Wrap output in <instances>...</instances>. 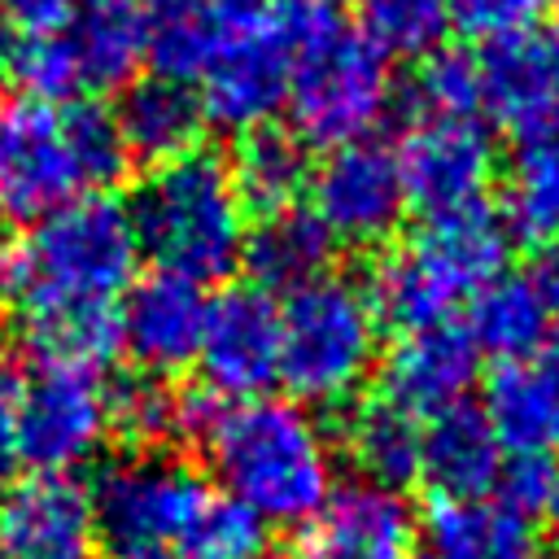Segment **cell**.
I'll return each mask as SVG.
<instances>
[{
	"label": "cell",
	"instance_id": "cell-10",
	"mask_svg": "<svg viewBox=\"0 0 559 559\" xmlns=\"http://www.w3.org/2000/svg\"><path fill=\"white\" fill-rule=\"evenodd\" d=\"M293 52L297 48H293L284 4H271L262 17L218 26L210 61L197 74L201 83L197 100H201L205 122L236 131V135L271 127L275 109L288 105Z\"/></svg>",
	"mask_w": 559,
	"mask_h": 559
},
{
	"label": "cell",
	"instance_id": "cell-17",
	"mask_svg": "<svg viewBox=\"0 0 559 559\" xmlns=\"http://www.w3.org/2000/svg\"><path fill=\"white\" fill-rule=\"evenodd\" d=\"M480 371V349L467 328L432 323L402 332L384 358V397L406 415H441L463 402Z\"/></svg>",
	"mask_w": 559,
	"mask_h": 559
},
{
	"label": "cell",
	"instance_id": "cell-12",
	"mask_svg": "<svg viewBox=\"0 0 559 559\" xmlns=\"http://www.w3.org/2000/svg\"><path fill=\"white\" fill-rule=\"evenodd\" d=\"M397 170L406 205L428 218H445L485 201L498 153L476 118H415L402 135Z\"/></svg>",
	"mask_w": 559,
	"mask_h": 559
},
{
	"label": "cell",
	"instance_id": "cell-1",
	"mask_svg": "<svg viewBox=\"0 0 559 559\" xmlns=\"http://www.w3.org/2000/svg\"><path fill=\"white\" fill-rule=\"evenodd\" d=\"M135 262L140 240L127 205L105 192L79 197L0 245V306H13L17 323L118 310L135 284Z\"/></svg>",
	"mask_w": 559,
	"mask_h": 559
},
{
	"label": "cell",
	"instance_id": "cell-32",
	"mask_svg": "<svg viewBox=\"0 0 559 559\" xmlns=\"http://www.w3.org/2000/svg\"><path fill=\"white\" fill-rule=\"evenodd\" d=\"M175 555H183V559H262L266 524L236 498L210 489V498L201 502V511L188 524Z\"/></svg>",
	"mask_w": 559,
	"mask_h": 559
},
{
	"label": "cell",
	"instance_id": "cell-8",
	"mask_svg": "<svg viewBox=\"0 0 559 559\" xmlns=\"http://www.w3.org/2000/svg\"><path fill=\"white\" fill-rule=\"evenodd\" d=\"M17 463L35 476H70L109 437V389L96 371L35 362L4 393Z\"/></svg>",
	"mask_w": 559,
	"mask_h": 559
},
{
	"label": "cell",
	"instance_id": "cell-13",
	"mask_svg": "<svg viewBox=\"0 0 559 559\" xmlns=\"http://www.w3.org/2000/svg\"><path fill=\"white\" fill-rule=\"evenodd\" d=\"M197 362L214 397H266V389L280 380V306L271 293L240 284L210 301Z\"/></svg>",
	"mask_w": 559,
	"mask_h": 559
},
{
	"label": "cell",
	"instance_id": "cell-31",
	"mask_svg": "<svg viewBox=\"0 0 559 559\" xmlns=\"http://www.w3.org/2000/svg\"><path fill=\"white\" fill-rule=\"evenodd\" d=\"M358 31L384 57H428L450 31L445 0H354Z\"/></svg>",
	"mask_w": 559,
	"mask_h": 559
},
{
	"label": "cell",
	"instance_id": "cell-43",
	"mask_svg": "<svg viewBox=\"0 0 559 559\" xmlns=\"http://www.w3.org/2000/svg\"><path fill=\"white\" fill-rule=\"evenodd\" d=\"M131 559H183V555H175V550H153V555H131Z\"/></svg>",
	"mask_w": 559,
	"mask_h": 559
},
{
	"label": "cell",
	"instance_id": "cell-6",
	"mask_svg": "<svg viewBox=\"0 0 559 559\" xmlns=\"http://www.w3.org/2000/svg\"><path fill=\"white\" fill-rule=\"evenodd\" d=\"M511 240V223L485 201L445 218H428V227L411 245L376 266L367 297L376 314L402 332L450 323L459 301L476 297L507 271Z\"/></svg>",
	"mask_w": 559,
	"mask_h": 559
},
{
	"label": "cell",
	"instance_id": "cell-27",
	"mask_svg": "<svg viewBox=\"0 0 559 559\" xmlns=\"http://www.w3.org/2000/svg\"><path fill=\"white\" fill-rule=\"evenodd\" d=\"M349 459L358 463L362 480L380 485V489H406L411 480H419L424 467V428L415 415H406L402 406H393L389 397L362 402L349 419L345 432Z\"/></svg>",
	"mask_w": 559,
	"mask_h": 559
},
{
	"label": "cell",
	"instance_id": "cell-18",
	"mask_svg": "<svg viewBox=\"0 0 559 559\" xmlns=\"http://www.w3.org/2000/svg\"><path fill=\"white\" fill-rule=\"evenodd\" d=\"M559 328V306L550 301L542 275L533 266L502 271L472 297L467 336L480 354H493L502 362L533 358Z\"/></svg>",
	"mask_w": 559,
	"mask_h": 559
},
{
	"label": "cell",
	"instance_id": "cell-20",
	"mask_svg": "<svg viewBox=\"0 0 559 559\" xmlns=\"http://www.w3.org/2000/svg\"><path fill=\"white\" fill-rule=\"evenodd\" d=\"M480 66V109L502 118L511 131L559 109V39L515 35L485 44Z\"/></svg>",
	"mask_w": 559,
	"mask_h": 559
},
{
	"label": "cell",
	"instance_id": "cell-30",
	"mask_svg": "<svg viewBox=\"0 0 559 559\" xmlns=\"http://www.w3.org/2000/svg\"><path fill=\"white\" fill-rule=\"evenodd\" d=\"M0 79L13 87V96L52 100V105L79 92V70L61 31H48V35L0 31Z\"/></svg>",
	"mask_w": 559,
	"mask_h": 559
},
{
	"label": "cell",
	"instance_id": "cell-41",
	"mask_svg": "<svg viewBox=\"0 0 559 559\" xmlns=\"http://www.w3.org/2000/svg\"><path fill=\"white\" fill-rule=\"evenodd\" d=\"M546 345H550V349H546V362H550V371L559 376V328H555V336H550Z\"/></svg>",
	"mask_w": 559,
	"mask_h": 559
},
{
	"label": "cell",
	"instance_id": "cell-14",
	"mask_svg": "<svg viewBox=\"0 0 559 559\" xmlns=\"http://www.w3.org/2000/svg\"><path fill=\"white\" fill-rule=\"evenodd\" d=\"M210 319V297L201 284L153 271L122 293L118 306V345L144 376H175L197 362Z\"/></svg>",
	"mask_w": 559,
	"mask_h": 559
},
{
	"label": "cell",
	"instance_id": "cell-5",
	"mask_svg": "<svg viewBox=\"0 0 559 559\" xmlns=\"http://www.w3.org/2000/svg\"><path fill=\"white\" fill-rule=\"evenodd\" d=\"M131 227L140 253L157 262V271L183 275L192 284H210L245 262V201L236 192L231 166L205 148L183 153L166 166H153L135 188Z\"/></svg>",
	"mask_w": 559,
	"mask_h": 559
},
{
	"label": "cell",
	"instance_id": "cell-23",
	"mask_svg": "<svg viewBox=\"0 0 559 559\" xmlns=\"http://www.w3.org/2000/svg\"><path fill=\"white\" fill-rule=\"evenodd\" d=\"M428 559H533V528L498 498H437L419 524Z\"/></svg>",
	"mask_w": 559,
	"mask_h": 559
},
{
	"label": "cell",
	"instance_id": "cell-34",
	"mask_svg": "<svg viewBox=\"0 0 559 559\" xmlns=\"http://www.w3.org/2000/svg\"><path fill=\"white\" fill-rule=\"evenodd\" d=\"M109 428L140 445L179 441V393L166 389L157 376L122 380L109 389Z\"/></svg>",
	"mask_w": 559,
	"mask_h": 559
},
{
	"label": "cell",
	"instance_id": "cell-15",
	"mask_svg": "<svg viewBox=\"0 0 559 559\" xmlns=\"http://www.w3.org/2000/svg\"><path fill=\"white\" fill-rule=\"evenodd\" d=\"M419 520L397 489L349 480L328 493L297 542V559H415Z\"/></svg>",
	"mask_w": 559,
	"mask_h": 559
},
{
	"label": "cell",
	"instance_id": "cell-35",
	"mask_svg": "<svg viewBox=\"0 0 559 559\" xmlns=\"http://www.w3.org/2000/svg\"><path fill=\"white\" fill-rule=\"evenodd\" d=\"M450 4V26L480 44H502L515 35H533L550 0H445Z\"/></svg>",
	"mask_w": 559,
	"mask_h": 559
},
{
	"label": "cell",
	"instance_id": "cell-33",
	"mask_svg": "<svg viewBox=\"0 0 559 559\" xmlns=\"http://www.w3.org/2000/svg\"><path fill=\"white\" fill-rule=\"evenodd\" d=\"M415 118H476L480 109V66L472 52L437 48L419 61L411 79Z\"/></svg>",
	"mask_w": 559,
	"mask_h": 559
},
{
	"label": "cell",
	"instance_id": "cell-24",
	"mask_svg": "<svg viewBox=\"0 0 559 559\" xmlns=\"http://www.w3.org/2000/svg\"><path fill=\"white\" fill-rule=\"evenodd\" d=\"M118 135L127 144V157L166 166L183 153H197V140L205 131V114L201 100L188 83H170V79H144L131 83L122 92V105L114 114Z\"/></svg>",
	"mask_w": 559,
	"mask_h": 559
},
{
	"label": "cell",
	"instance_id": "cell-42",
	"mask_svg": "<svg viewBox=\"0 0 559 559\" xmlns=\"http://www.w3.org/2000/svg\"><path fill=\"white\" fill-rule=\"evenodd\" d=\"M4 354H9V314L0 306V367H4Z\"/></svg>",
	"mask_w": 559,
	"mask_h": 559
},
{
	"label": "cell",
	"instance_id": "cell-3",
	"mask_svg": "<svg viewBox=\"0 0 559 559\" xmlns=\"http://www.w3.org/2000/svg\"><path fill=\"white\" fill-rule=\"evenodd\" d=\"M118 122L96 100H0V218L39 223L52 210L105 192L127 170Z\"/></svg>",
	"mask_w": 559,
	"mask_h": 559
},
{
	"label": "cell",
	"instance_id": "cell-38",
	"mask_svg": "<svg viewBox=\"0 0 559 559\" xmlns=\"http://www.w3.org/2000/svg\"><path fill=\"white\" fill-rule=\"evenodd\" d=\"M210 9V17L218 26H236V22H249V17H262L271 9V0H201Z\"/></svg>",
	"mask_w": 559,
	"mask_h": 559
},
{
	"label": "cell",
	"instance_id": "cell-25",
	"mask_svg": "<svg viewBox=\"0 0 559 559\" xmlns=\"http://www.w3.org/2000/svg\"><path fill=\"white\" fill-rule=\"evenodd\" d=\"M336 240L328 236V227L310 214V210H280L271 218H262V227L245 240V262L258 280L262 293H297L314 280L328 275Z\"/></svg>",
	"mask_w": 559,
	"mask_h": 559
},
{
	"label": "cell",
	"instance_id": "cell-11",
	"mask_svg": "<svg viewBox=\"0 0 559 559\" xmlns=\"http://www.w3.org/2000/svg\"><path fill=\"white\" fill-rule=\"evenodd\" d=\"M406 210L397 153L380 140H349L310 175V214L341 245H384Z\"/></svg>",
	"mask_w": 559,
	"mask_h": 559
},
{
	"label": "cell",
	"instance_id": "cell-39",
	"mask_svg": "<svg viewBox=\"0 0 559 559\" xmlns=\"http://www.w3.org/2000/svg\"><path fill=\"white\" fill-rule=\"evenodd\" d=\"M17 467V450H13V432H9V411H4V397H0V493L9 489V476Z\"/></svg>",
	"mask_w": 559,
	"mask_h": 559
},
{
	"label": "cell",
	"instance_id": "cell-19",
	"mask_svg": "<svg viewBox=\"0 0 559 559\" xmlns=\"http://www.w3.org/2000/svg\"><path fill=\"white\" fill-rule=\"evenodd\" d=\"M502 454H542L555 459L559 450V376L542 358L502 362L485 384V406Z\"/></svg>",
	"mask_w": 559,
	"mask_h": 559
},
{
	"label": "cell",
	"instance_id": "cell-22",
	"mask_svg": "<svg viewBox=\"0 0 559 559\" xmlns=\"http://www.w3.org/2000/svg\"><path fill=\"white\" fill-rule=\"evenodd\" d=\"M79 70V87H131L144 61V9L140 0H79L61 26Z\"/></svg>",
	"mask_w": 559,
	"mask_h": 559
},
{
	"label": "cell",
	"instance_id": "cell-9",
	"mask_svg": "<svg viewBox=\"0 0 559 559\" xmlns=\"http://www.w3.org/2000/svg\"><path fill=\"white\" fill-rule=\"evenodd\" d=\"M87 498L100 546H109L118 559H131L170 546L179 550L188 524L210 498V485L179 459L127 454L100 472Z\"/></svg>",
	"mask_w": 559,
	"mask_h": 559
},
{
	"label": "cell",
	"instance_id": "cell-28",
	"mask_svg": "<svg viewBox=\"0 0 559 559\" xmlns=\"http://www.w3.org/2000/svg\"><path fill=\"white\" fill-rule=\"evenodd\" d=\"M310 157L306 144L293 131L280 127H258L249 135H240L236 162H231V179L236 192L245 201V210H262L266 218L280 210H293L297 197L310 188Z\"/></svg>",
	"mask_w": 559,
	"mask_h": 559
},
{
	"label": "cell",
	"instance_id": "cell-21",
	"mask_svg": "<svg viewBox=\"0 0 559 559\" xmlns=\"http://www.w3.org/2000/svg\"><path fill=\"white\" fill-rule=\"evenodd\" d=\"M502 445L480 415V406H450L424 428V467L419 480L437 489V498H489L502 472Z\"/></svg>",
	"mask_w": 559,
	"mask_h": 559
},
{
	"label": "cell",
	"instance_id": "cell-26",
	"mask_svg": "<svg viewBox=\"0 0 559 559\" xmlns=\"http://www.w3.org/2000/svg\"><path fill=\"white\" fill-rule=\"evenodd\" d=\"M507 223L528 240H546L550 231H559V109L515 131Z\"/></svg>",
	"mask_w": 559,
	"mask_h": 559
},
{
	"label": "cell",
	"instance_id": "cell-29",
	"mask_svg": "<svg viewBox=\"0 0 559 559\" xmlns=\"http://www.w3.org/2000/svg\"><path fill=\"white\" fill-rule=\"evenodd\" d=\"M144 9V61L157 79L197 83L218 39V22L201 0H140Z\"/></svg>",
	"mask_w": 559,
	"mask_h": 559
},
{
	"label": "cell",
	"instance_id": "cell-40",
	"mask_svg": "<svg viewBox=\"0 0 559 559\" xmlns=\"http://www.w3.org/2000/svg\"><path fill=\"white\" fill-rule=\"evenodd\" d=\"M546 533H550V546H555V555H559V485H555V493H550V502H546Z\"/></svg>",
	"mask_w": 559,
	"mask_h": 559
},
{
	"label": "cell",
	"instance_id": "cell-36",
	"mask_svg": "<svg viewBox=\"0 0 559 559\" xmlns=\"http://www.w3.org/2000/svg\"><path fill=\"white\" fill-rule=\"evenodd\" d=\"M555 485H559L555 459H542V454H507L493 493L515 515H528V511H546Z\"/></svg>",
	"mask_w": 559,
	"mask_h": 559
},
{
	"label": "cell",
	"instance_id": "cell-4",
	"mask_svg": "<svg viewBox=\"0 0 559 559\" xmlns=\"http://www.w3.org/2000/svg\"><path fill=\"white\" fill-rule=\"evenodd\" d=\"M284 17L297 48L288 83L297 140L328 148L367 140L393 100L389 57L332 0H284Z\"/></svg>",
	"mask_w": 559,
	"mask_h": 559
},
{
	"label": "cell",
	"instance_id": "cell-2",
	"mask_svg": "<svg viewBox=\"0 0 559 559\" xmlns=\"http://www.w3.org/2000/svg\"><path fill=\"white\" fill-rule=\"evenodd\" d=\"M201 445L227 498L275 528H306L336 489L328 432L310 406L288 397L214 406Z\"/></svg>",
	"mask_w": 559,
	"mask_h": 559
},
{
	"label": "cell",
	"instance_id": "cell-7",
	"mask_svg": "<svg viewBox=\"0 0 559 559\" xmlns=\"http://www.w3.org/2000/svg\"><path fill=\"white\" fill-rule=\"evenodd\" d=\"M380 354V314L362 284L323 275L280 306V384L301 406L349 402Z\"/></svg>",
	"mask_w": 559,
	"mask_h": 559
},
{
	"label": "cell",
	"instance_id": "cell-16",
	"mask_svg": "<svg viewBox=\"0 0 559 559\" xmlns=\"http://www.w3.org/2000/svg\"><path fill=\"white\" fill-rule=\"evenodd\" d=\"M0 559H100L92 498L70 476H31L0 493Z\"/></svg>",
	"mask_w": 559,
	"mask_h": 559
},
{
	"label": "cell",
	"instance_id": "cell-37",
	"mask_svg": "<svg viewBox=\"0 0 559 559\" xmlns=\"http://www.w3.org/2000/svg\"><path fill=\"white\" fill-rule=\"evenodd\" d=\"M79 0H0V31L48 35L70 22Z\"/></svg>",
	"mask_w": 559,
	"mask_h": 559
}]
</instances>
